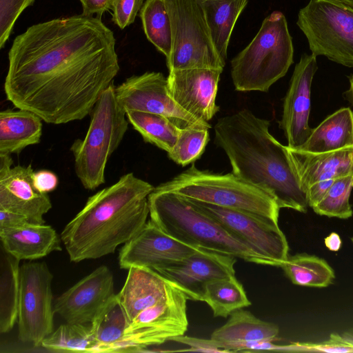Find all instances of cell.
I'll use <instances>...</instances> for the list:
<instances>
[{
  "label": "cell",
  "instance_id": "1",
  "mask_svg": "<svg viewBox=\"0 0 353 353\" xmlns=\"http://www.w3.org/2000/svg\"><path fill=\"white\" fill-rule=\"evenodd\" d=\"M115 46L113 32L96 17L32 25L8 52L6 98L47 123L82 120L119 71Z\"/></svg>",
  "mask_w": 353,
  "mask_h": 353
},
{
  "label": "cell",
  "instance_id": "2",
  "mask_svg": "<svg viewBox=\"0 0 353 353\" xmlns=\"http://www.w3.org/2000/svg\"><path fill=\"white\" fill-rule=\"evenodd\" d=\"M269 127V120L243 109L217 121L214 143L226 154L234 174L266 191L280 208L306 212V192L288 148Z\"/></svg>",
  "mask_w": 353,
  "mask_h": 353
},
{
  "label": "cell",
  "instance_id": "3",
  "mask_svg": "<svg viewBox=\"0 0 353 353\" xmlns=\"http://www.w3.org/2000/svg\"><path fill=\"white\" fill-rule=\"evenodd\" d=\"M154 188L130 172L90 196L61 234L70 261L112 254L136 236L147 223L148 196Z\"/></svg>",
  "mask_w": 353,
  "mask_h": 353
},
{
  "label": "cell",
  "instance_id": "4",
  "mask_svg": "<svg viewBox=\"0 0 353 353\" xmlns=\"http://www.w3.org/2000/svg\"><path fill=\"white\" fill-rule=\"evenodd\" d=\"M148 200L150 219L175 239L196 248L271 265L269 260L258 254L185 197L154 188Z\"/></svg>",
  "mask_w": 353,
  "mask_h": 353
},
{
  "label": "cell",
  "instance_id": "5",
  "mask_svg": "<svg viewBox=\"0 0 353 353\" xmlns=\"http://www.w3.org/2000/svg\"><path fill=\"white\" fill-rule=\"evenodd\" d=\"M294 48L286 18L274 11L263 21L251 42L231 61L238 91L268 92L293 63Z\"/></svg>",
  "mask_w": 353,
  "mask_h": 353
},
{
  "label": "cell",
  "instance_id": "6",
  "mask_svg": "<svg viewBox=\"0 0 353 353\" xmlns=\"http://www.w3.org/2000/svg\"><path fill=\"white\" fill-rule=\"evenodd\" d=\"M154 189L220 207L253 214L279 224L280 208L266 191L232 173L198 169L194 163L172 179Z\"/></svg>",
  "mask_w": 353,
  "mask_h": 353
},
{
  "label": "cell",
  "instance_id": "7",
  "mask_svg": "<svg viewBox=\"0 0 353 353\" xmlns=\"http://www.w3.org/2000/svg\"><path fill=\"white\" fill-rule=\"evenodd\" d=\"M128 123L112 83L97 101L85 137L74 140L70 147L76 175L85 189L94 190L105 183L107 163L121 144Z\"/></svg>",
  "mask_w": 353,
  "mask_h": 353
},
{
  "label": "cell",
  "instance_id": "8",
  "mask_svg": "<svg viewBox=\"0 0 353 353\" xmlns=\"http://www.w3.org/2000/svg\"><path fill=\"white\" fill-rule=\"evenodd\" d=\"M297 26L312 54L353 68V8L332 0H310L298 14Z\"/></svg>",
  "mask_w": 353,
  "mask_h": 353
},
{
  "label": "cell",
  "instance_id": "9",
  "mask_svg": "<svg viewBox=\"0 0 353 353\" xmlns=\"http://www.w3.org/2000/svg\"><path fill=\"white\" fill-rule=\"evenodd\" d=\"M172 28L170 70L221 68L224 62L217 54L199 0H164Z\"/></svg>",
  "mask_w": 353,
  "mask_h": 353
},
{
  "label": "cell",
  "instance_id": "10",
  "mask_svg": "<svg viewBox=\"0 0 353 353\" xmlns=\"http://www.w3.org/2000/svg\"><path fill=\"white\" fill-rule=\"evenodd\" d=\"M46 262H25L20 266L18 305L19 339L34 347L53 331L52 281Z\"/></svg>",
  "mask_w": 353,
  "mask_h": 353
},
{
  "label": "cell",
  "instance_id": "11",
  "mask_svg": "<svg viewBox=\"0 0 353 353\" xmlns=\"http://www.w3.org/2000/svg\"><path fill=\"white\" fill-rule=\"evenodd\" d=\"M185 294L177 289L170 296L141 311L130 323L123 337L111 352H145L183 335L188 326Z\"/></svg>",
  "mask_w": 353,
  "mask_h": 353
},
{
  "label": "cell",
  "instance_id": "12",
  "mask_svg": "<svg viewBox=\"0 0 353 353\" xmlns=\"http://www.w3.org/2000/svg\"><path fill=\"white\" fill-rule=\"evenodd\" d=\"M185 199L258 254L269 260L272 266L279 267L288 257V243L279 224L246 212Z\"/></svg>",
  "mask_w": 353,
  "mask_h": 353
},
{
  "label": "cell",
  "instance_id": "13",
  "mask_svg": "<svg viewBox=\"0 0 353 353\" xmlns=\"http://www.w3.org/2000/svg\"><path fill=\"white\" fill-rule=\"evenodd\" d=\"M115 94L125 110L153 113L167 117L180 129L194 125L211 127L208 122L197 120L172 98L168 78L161 72H146L132 76L117 87Z\"/></svg>",
  "mask_w": 353,
  "mask_h": 353
},
{
  "label": "cell",
  "instance_id": "14",
  "mask_svg": "<svg viewBox=\"0 0 353 353\" xmlns=\"http://www.w3.org/2000/svg\"><path fill=\"white\" fill-rule=\"evenodd\" d=\"M198 250L168 235L150 219L120 250L119 263L123 269L141 266L157 272L183 261Z\"/></svg>",
  "mask_w": 353,
  "mask_h": 353
},
{
  "label": "cell",
  "instance_id": "15",
  "mask_svg": "<svg viewBox=\"0 0 353 353\" xmlns=\"http://www.w3.org/2000/svg\"><path fill=\"white\" fill-rule=\"evenodd\" d=\"M10 155L0 154V210L23 214L31 223L44 224L43 215L52 208L50 199L35 188L31 164L12 167Z\"/></svg>",
  "mask_w": 353,
  "mask_h": 353
},
{
  "label": "cell",
  "instance_id": "16",
  "mask_svg": "<svg viewBox=\"0 0 353 353\" xmlns=\"http://www.w3.org/2000/svg\"><path fill=\"white\" fill-rule=\"evenodd\" d=\"M236 258L199 249L183 261L157 271L180 289L188 300L203 301L210 282L235 276Z\"/></svg>",
  "mask_w": 353,
  "mask_h": 353
},
{
  "label": "cell",
  "instance_id": "17",
  "mask_svg": "<svg viewBox=\"0 0 353 353\" xmlns=\"http://www.w3.org/2000/svg\"><path fill=\"white\" fill-rule=\"evenodd\" d=\"M114 294L112 272L101 265L58 296L54 312L68 323H91Z\"/></svg>",
  "mask_w": 353,
  "mask_h": 353
},
{
  "label": "cell",
  "instance_id": "18",
  "mask_svg": "<svg viewBox=\"0 0 353 353\" xmlns=\"http://www.w3.org/2000/svg\"><path fill=\"white\" fill-rule=\"evenodd\" d=\"M317 68L316 57L312 53L302 54L295 65L280 122L288 148L298 149L312 132L308 121L312 82Z\"/></svg>",
  "mask_w": 353,
  "mask_h": 353
},
{
  "label": "cell",
  "instance_id": "19",
  "mask_svg": "<svg viewBox=\"0 0 353 353\" xmlns=\"http://www.w3.org/2000/svg\"><path fill=\"white\" fill-rule=\"evenodd\" d=\"M221 68L170 70V94L174 101L197 120L208 122L219 110L216 104Z\"/></svg>",
  "mask_w": 353,
  "mask_h": 353
},
{
  "label": "cell",
  "instance_id": "20",
  "mask_svg": "<svg viewBox=\"0 0 353 353\" xmlns=\"http://www.w3.org/2000/svg\"><path fill=\"white\" fill-rule=\"evenodd\" d=\"M177 289L157 272L145 267L132 266L117 296L131 321L141 311L165 299Z\"/></svg>",
  "mask_w": 353,
  "mask_h": 353
},
{
  "label": "cell",
  "instance_id": "21",
  "mask_svg": "<svg viewBox=\"0 0 353 353\" xmlns=\"http://www.w3.org/2000/svg\"><path fill=\"white\" fill-rule=\"evenodd\" d=\"M287 148L305 192L316 182L353 174V145L317 153Z\"/></svg>",
  "mask_w": 353,
  "mask_h": 353
},
{
  "label": "cell",
  "instance_id": "22",
  "mask_svg": "<svg viewBox=\"0 0 353 353\" xmlns=\"http://www.w3.org/2000/svg\"><path fill=\"white\" fill-rule=\"evenodd\" d=\"M279 332L276 324L262 321L241 308L233 312L228 321L213 332L210 339L227 352H248L255 343L274 341Z\"/></svg>",
  "mask_w": 353,
  "mask_h": 353
},
{
  "label": "cell",
  "instance_id": "23",
  "mask_svg": "<svg viewBox=\"0 0 353 353\" xmlns=\"http://www.w3.org/2000/svg\"><path fill=\"white\" fill-rule=\"evenodd\" d=\"M4 250L21 260H35L52 252L61 251V239L50 225L27 223L0 230Z\"/></svg>",
  "mask_w": 353,
  "mask_h": 353
},
{
  "label": "cell",
  "instance_id": "24",
  "mask_svg": "<svg viewBox=\"0 0 353 353\" xmlns=\"http://www.w3.org/2000/svg\"><path fill=\"white\" fill-rule=\"evenodd\" d=\"M42 119L24 109L0 112V154H19L38 144L42 135Z\"/></svg>",
  "mask_w": 353,
  "mask_h": 353
},
{
  "label": "cell",
  "instance_id": "25",
  "mask_svg": "<svg viewBox=\"0 0 353 353\" xmlns=\"http://www.w3.org/2000/svg\"><path fill=\"white\" fill-rule=\"evenodd\" d=\"M353 145V112L349 108H341L325 118L298 150L324 152Z\"/></svg>",
  "mask_w": 353,
  "mask_h": 353
},
{
  "label": "cell",
  "instance_id": "26",
  "mask_svg": "<svg viewBox=\"0 0 353 353\" xmlns=\"http://www.w3.org/2000/svg\"><path fill=\"white\" fill-rule=\"evenodd\" d=\"M213 46L225 62L228 47L236 21L248 0H199Z\"/></svg>",
  "mask_w": 353,
  "mask_h": 353
},
{
  "label": "cell",
  "instance_id": "27",
  "mask_svg": "<svg viewBox=\"0 0 353 353\" xmlns=\"http://www.w3.org/2000/svg\"><path fill=\"white\" fill-rule=\"evenodd\" d=\"M130 321L115 294L99 312L91 328L97 342L92 353H110L121 341Z\"/></svg>",
  "mask_w": 353,
  "mask_h": 353
},
{
  "label": "cell",
  "instance_id": "28",
  "mask_svg": "<svg viewBox=\"0 0 353 353\" xmlns=\"http://www.w3.org/2000/svg\"><path fill=\"white\" fill-rule=\"evenodd\" d=\"M19 260L3 246L0 258V332L6 333L18 318L19 296Z\"/></svg>",
  "mask_w": 353,
  "mask_h": 353
},
{
  "label": "cell",
  "instance_id": "29",
  "mask_svg": "<svg viewBox=\"0 0 353 353\" xmlns=\"http://www.w3.org/2000/svg\"><path fill=\"white\" fill-rule=\"evenodd\" d=\"M279 267L294 284L301 286L325 288L335 278L326 261L306 253L288 256Z\"/></svg>",
  "mask_w": 353,
  "mask_h": 353
},
{
  "label": "cell",
  "instance_id": "30",
  "mask_svg": "<svg viewBox=\"0 0 353 353\" xmlns=\"http://www.w3.org/2000/svg\"><path fill=\"white\" fill-rule=\"evenodd\" d=\"M126 116L129 123L145 142L167 153L171 152L181 129L170 120L162 115L136 110L127 111Z\"/></svg>",
  "mask_w": 353,
  "mask_h": 353
},
{
  "label": "cell",
  "instance_id": "31",
  "mask_svg": "<svg viewBox=\"0 0 353 353\" xmlns=\"http://www.w3.org/2000/svg\"><path fill=\"white\" fill-rule=\"evenodd\" d=\"M203 301L210 307L214 317L225 318L235 310L251 305L235 276L209 283L205 286Z\"/></svg>",
  "mask_w": 353,
  "mask_h": 353
},
{
  "label": "cell",
  "instance_id": "32",
  "mask_svg": "<svg viewBox=\"0 0 353 353\" xmlns=\"http://www.w3.org/2000/svg\"><path fill=\"white\" fill-rule=\"evenodd\" d=\"M139 12L147 39L168 59L172 50V28L165 1L146 0Z\"/></svg>",
  "mask_w": 353,
  "mask_h": 353
},
{
  "label": "cell",
  "instance_id": "33",
  "mask_svg": "<svg viewBox=\"0 0 353 353\" xmlns=\"http://www.w3.org/2000/svg\"><path fill=\"white\" fill-rule=\"evenodd\" d=\"M96 345L91 325L66 322L46 336L41 345L54 352L92 353Z\"/></svg>",
  "mask_w": 353,
  "mask_h": 353
},
{
  "label": "cell",
  "instance_id": "34",
  "mask_svg": "<svg viewBox=\"0 0 353 353\" xmlns=\"http://www.w3.org/2000/svg\"><path fill=\"white\" fill-rule=\"evenodd\" d=\"M210 128L206 125H194L181 129L174 147L168 153V157L181 166L194 163L205 151Z\"/></svg>",
  "mask_w": 353,
  "mask_h": 353
},
{
  "label": "cell",
  "instance_id": "35",
  "mask_svg": "<svg viewBox=\"0 0 353 353\" xmlns=\"http://www.w3.org/2000/svg\"><path fill=\"white\" fill-rule=\"evenodd\" d=\"M353 188V174L335 179L322 200L312 209L319 215L348 219L353 214L350 196Z\"/></svg>",
  "mask_w": 353,
  "mask_h": 353
},
{
  "label": "cell",
  "instance_id": "36",
  "mask_svg": "<svg viewBox=\"0 0 353 353\" xmlns=\"http://www.w3.org/2000/svg\"><path fill=\"white\" fill-rule=\"evenodd\" d=\"M35 0H0V48H3L23 11Z\"/></svg>",
  "mask_w": 353,
  "mask_h": 353
},
{
  "label": "cell",
  "instance_id": "37",
  "mask_svg": "<svg viewBox=\"0 0 353 353\" xmlns=\"http://www.w3.org/2000/svg\"><path fill=\"white\" fill-rule=\"evenodd\" d=\"M285 351L353 352V343L346 341L341 335L332 334L327 341L320 343H294L285 345Z\"/></svg>",
  "mask_w": 353,
  "mask_h": 353
},
{
  "label": "cell",
  "instance_id": "38",
  "mask_svg": "<svg viewBox=\"0 0 353 353\" xmlns=\"http://www.w3.org/2000/svg\"><path fill=\"white\" fill-rule=\"evenodd\" d=\"M143 0H114L112 21L121 29L132 24L143 6Z\"/></svg>",
  "mask_w": 353,
  "mask_h": 353
},
{
  "label": "cell",
  "instance_id": "39",
  "mask_svg": "<svg viewBox=\"0 0 353 353\" xmlns=\"http://www.w3.org/2000/svg\"><path fill=\"white\" fill-rule=\"evenodd\" d=\"M170 341L178 342L188 347V349L175 350L174 352H227L216 341L211 339L194 338L183 334L172 337Z\"/></svg>",
  "mask_w": 353,
  "mask_h": 353
},
{
  "label": "cell",
  "instance_id": "40",
  "mask_svg": "<svg viewBox=\"0 0 353 353\" xmlns=\"http://www.w3.org/2000/svg\"><path fill=\"white\" fill-rule=\"evenodd\" d=\"M33 184L39 192L49 193L54 191L59 184L57 174L48 170L34 172L32 175Z\"/></svg>",
  "mask_w": 353,
  "mask_h": 353
},
{
  "label": "cell",
  "instance_id": "41",
  "mask_svg": "<svg viewBox=\"0 0 353 353\" xmlns=\"http://www.w3.org/2000/svg\"><path fill=\"white\" fill-rule=\"evenodd\" d=\"M82 8V14L88 17L101 18L104 12L112 10L114 0H79Z\"/></svg>",
  "mask_w": 353,
  "mask_h": 353
},
{
  "label": "cell",
  "instance_id": "42",
  "mask_svg": "<svg viewBox=\"0 0 353 353\" xmlns=\"http://www.w3.org/2000/svg\"><path fill=\"white\" fill-rule=\"evenodd\" d=\"M334 179L316 182L306 189L308 205L312 208L319 203L332 185Z\"/></svg>",
  "mask_w": 353,
  "mask_h": 353
},
{
  "label": "cell",
  "instance_id": "43",
  "mask_svg": "<svg viewBox=\"0 0 353 353\" xmlns=\"http://www.w3.org/2000/svg\"><path fill=\"white\" fill-rule=\"evenodd\" d=\"M27 223L30 222L23 214L0 210V230L18 227Z\"/></svg>",
  "mask_w": 353,
  "mask_h": 353
},
{
  "label": "cell",
  "instance_id": "44",
  "mask_svg": "<svg viewBox=\"0 0 353 353\" xmlns=\"http://www.w3.org/2000/svg\"><path fill=\"white\" fill-rule=\"evenodd\" d=\"M324 242L326 248L334 252L338 251L342 245L340 236L335 232H332L325 237Z\"/></svg>",
  "mask_w": 353,
  "mask_h": 353
},
{
  "label": "cell",
  "instance_id": "45",
  "mask_svg": "<svg viewBox=\"0 0 353 353\" xmlns=\"http://www.w3.org/2000/svg\"><path fill=\"white\" fill-rule=\"evenodd\" d=\"M349 81H350V88L347 90L346 94H347V99L353 104V74H352L349 77Z\"/></svg>",
  "mask_w": 353,
  "mask_h": 353
},
{
  "label": "cell",
  "instance_id": "46",
  "mask_svg": "<svg viewBox=\"0 0 353 353\" xmlns=\"http://www.w3.org/2000/svg\"><path fill=\"white\" fill-rule=\"evenodd\" d=\"M342 336L349 342L353 343V331L346 332L342 334Z\"/></svg>",
  "mask_w": 353,
  "mask_h": 353
},
{
  "label": "cell",
  "instance_id": "47",
  "mask_svg": "<svg viewBox=\"0 0 353 353\" xmlns=\"http://www.w3.org/2000/svg\"><path fill=\"white\" fill-rule=\"evenodd\" d=\"M332 1L343 3L345 6H350L353 8V0H332Z\"/></svg>",
  "mask_w": 353,
  "mask_h": 353
},
{
  "label": "cell",
  "instance_id": "48",
  "mask_svg": "<svg viewBox=\"0 0 353 353\" xmlns=\"http://www.w3.org/2000/svg\"><path fill=\"white\" fill-rule=\"evenodd\" d=\"M351 240H352V243H353V236L351 238Z\"/></svg>",
  "mask_w": 353,
  "mask_h": 353
}]
</instances>
